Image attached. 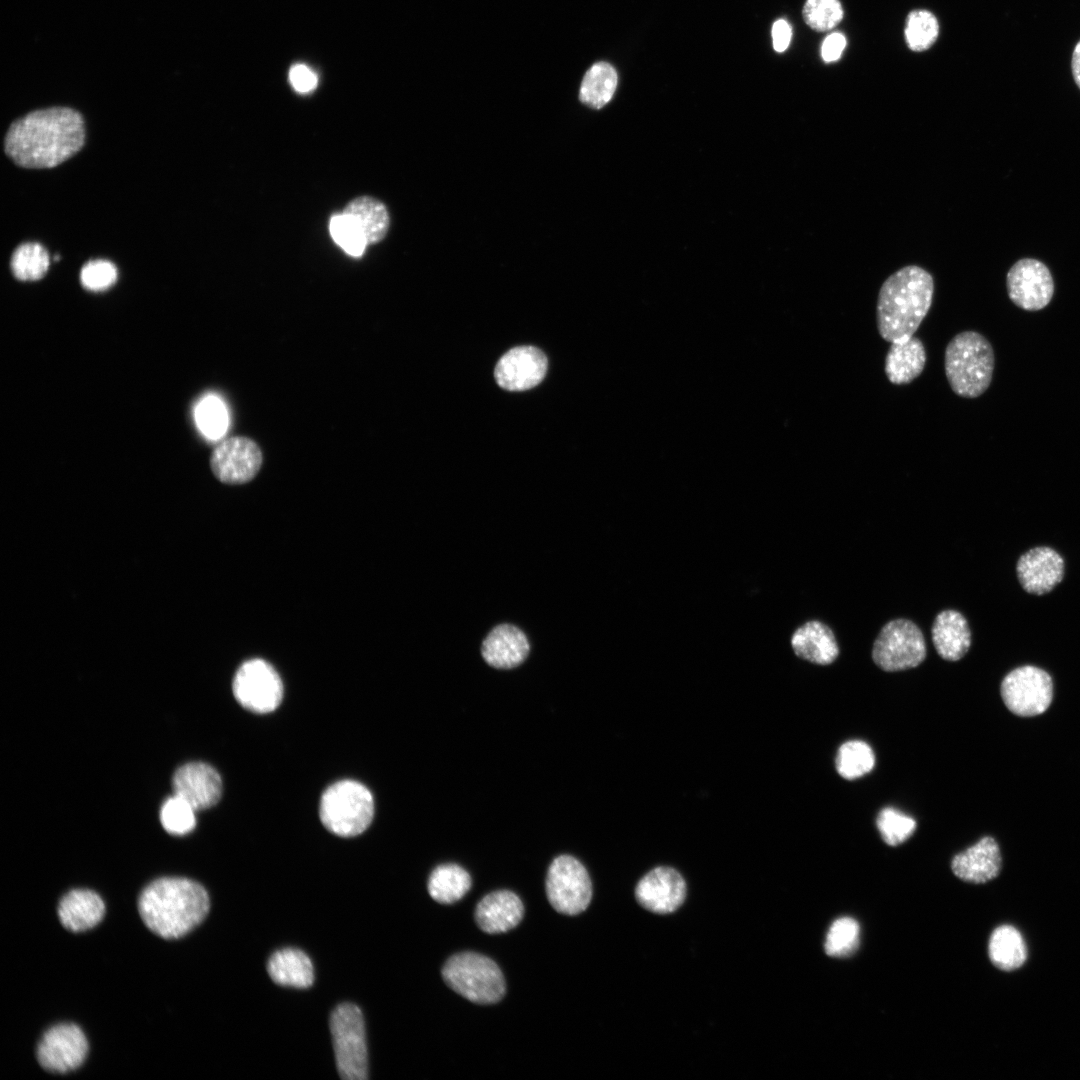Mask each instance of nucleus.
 <instances>
[{"label":"nucleus","instance_id":"nucleus-1","mask_svg":"<svg viewBox=\"0 0 1080 1080\" xmlns=\"http://www.w3.org/2000/svg\"><path fill=\"white\" fill-rule=\"evenodd\" d=\"M85 141L82 115L68 107L36 110L9 127L4 150L17 165L51 168L75 155Z\"/></svg>","mask_w":1080,"mask_h":1080},{"label":"nucleus","instance_id":"nucleus-2","mask_svg":"<svg viewBox=\"0 0 1080 1080\" xmlns=\"http://www.w3.org/2000/svg\"><path fill=\"white\" fill-rule=\"evenodd\" d=\"M933 276L923 267L910 264L892 273L882 283L876 305L878 333L889 343L912 337L927 316L934 295Z\"/></svg>","mask_w":1080,"mask_h":1080},{"label":"nucleus","instance_id":"nucleus-3","mask_svg":"<svg viewBox=\"0 0 1080 1080\" xmlns=\"http://www.w3.org/2000/svg\"><path fill=\"white\" fill-rule=\"evenodd\" d=\"M209 905L203 886L179 877L154 880L143 889L138 900L144 924L164 939L188 934L206 917Z\"/></svg>","mask_w":1080,"mask_h":1080},{"label":"nucleus","instance_id":"nucleus-4","mask_svg":"<svg viewBox=\"0 0 1080 1080\" xmlns=\"http://www.w3.org/2000/svg\"><path fill=\"white\" fill-rule=\"evenodd\" d=\"M995 366L991 343L981 333L962 331L948 342L944 370L951 390L963 398H977L989 388Z\"/></svg>","mask_w":1080,"mask_h":1080},{"label":"nucleus","instance_id":"nucleus-5","mask_svg":"<svg viewBox=\"0 0 1080 1080\" xmlns=\"http://www.w3.org/2000/svg\"><path fill=\"white\" fill-rule=\"evenodd\" d=\"M441 974L450 989L476 1004H495L506 992L499 966L479 953L467 951L452 955L443 965Z\"/></svg>","mask_w":1080,"mask_h":1080},{"label":"nucleus","instance_id":"nucleus-6","mask_svg":"<svg viewBox=\"0 0 1080 1080\" xmlns=\"http://www.w3.org/2000/svg\"><path fill=\"white\" fill-rule=\"evenodd\" d=\"M321 822L340 837L363 833L374 817V799L369 789L354 780H341L322 794L319 806Z\"/></svg>","mask_w":1080,"mask_h":1080},{"label":"nucleus","instance_id":"nucleus-7","mask_svg":"<svg viewBox=\"0 0 1080 1080\" xmlns=\"http://www.w3.org/2000/svg\"><path fill=\"white\" fill-rule=\"evenodd\" d=\"M337 1070L345 1080H364L368 1075L365 1023L360 1008L338 1005L330 1017Z\"/></svg>","mask_w":1080,"mask_h":1080},{"label":"nucleus","instance_id":"nucleus-8","mask_svg":"<svg viewBox=\"0 0 1080 1080\" xmlns=\"http://www.w3.org/2000/svg\"><path fill=\"white\" fill-rule=\"evenodd\" d=\"M926 655L923 633L915 623L904 618L893 619L885 624L872 649L873 661L887 672L917 667Z\"/></svg>","mask_w":1080,"mask_h":1080},{"label":"nucleus","instance_id":"nucleus-9","mask_svg":"<svg viewBox=\"0 0 1080 1080\" xmlns=\"http://www.w3.org/2000/svg\"><path fill=\"white\" fill-rule=\"evenodd\" d=\"M1053 679L1043 668L1019 665L1002 679L1000 693L1006 707L1021 717L1045 712L1053 699Z\"/></svg>","mask_w":1080,"mask_h":1080},{"label":"nucleus","instance_id":"nucleus-10","mask_svg":"<svg viewBox=\"0 0 1080 1080\" xmlns=\"http://www.w3.org/2000/svg\"><path fill=\"white\" fill-rule=\"evenodd\" d=\"M545 885L549 903L561 914H580L590 904V876L584 865L573 856L560 855L552 861Z\"/></svg>","mask_w":1080,"mask_h":1080},{"label":"nucleus","instance_id":"nucleus-11","mask_svg":"<svg viewBox=\"0 0 1080 1080\" xmlns=\"http://www.w3.org/2000/svg\"><path fill=\"white\" fill-rule=\"evenodd\" d=\"M232 690L238 703L254 713H269L281 703L283 684L272 665L263 659L244 662L236 671Z\"/></svg>","mask_w":1080,"mask_h":1080},{"label":"nucleus","instance_id":"nucleus-12","mask_svg":"<svg viewBox=\"0 0 1080 1080\" xmlns=\"http://www.w3.org/2000/svg\"><path fill=\"white\" fill-rule=\"evenodd\" d=\"M263 455L251 438L234 436L219 443L210 456V468L222 483L239 485L251 481L259 472Z\"/></svg>","mask_w":1080,"mask_h":1080},{"label":"nucleus","instance_id":"nucleus-13","mask_svg":"<svg viewBox=\"0 0 1080 1080\" xmlns=\"http://www.w3.org/2000/svg\"><path fill=\"white\" fill-rule=\"evenodd\" d=\"M88 1042L75 1024L62 1023L48 1029L37 1047L39 1064L47 1071L67 1073L77 1069L85 1060Z\"/></svg>","mask_w":1080,"mask_h":1080},{"label":"nucleus","instance_id":"nucleus-14","mask_svg":"<svg viewBox=\"0 0 1080 1080\" xmlns=\"http://www.w3.org/2000/svg\"><path fill=\"white\" fill-rule=\"evenodd\" d=\"M1006 283L1010 300L1026 311L1045 308L1054 294V281L1049 269L1032 258L1017 261L1008 271Z\"/></svg>","mask_w":1080,"mask_h":1080},{"label":"nucleus","instance_id":"nucleus-15","mask_svg":"<svg viewBox=\"0 0 1080 1080\" xmlns=\"http://www.w3.org/2000/svg\"><path fill=\"white\" fill-rule=\"evenodd\" d=\"M1015 571L1026 593L1041 596L1053 591L1063 581L1066 564L1055 548L1036 545L1019 555Z\"/></svg>","mask_w":1080,"mask_h":1080},{"label":"nucleus","instance_id":"nucleus-16","mask_svg":"<svg viewBox=\"0 0 1080 1080\" xmlns=\"http://www.w3.org/2000/svg\"><path fill=\"white\" fill-rule=\"evenodd\" d=\"M635 897L642 907L651 912L671 913L684 902L686 883L676 869L670 866H657L638 881Z\"/></svg>","mask_w":1080,"mask_h":1080},{"label":"nucleus","instance_id":"nucleus-17","mask_svg":"<svg viewBox=\"0 0 1080 1080\" xmlns=\"http://www.w3.org/2000/svg\"><path fill=\"white\" fill-rule=\"evenodd\" d=\"M547 358L538 348L519 346L509 350L495 368L497 384L508 391H525L538 385L547 371Z\"/></svg>","mask_w":1080,"mask_h":1080},{"label":"nucleus","instance_id":"nucleus-18","mask_svg":"<svg viewBox=\"0 0 1080 1080\" xmlns=\"http://www.w3.org/2000/svg\"><path fill=\"white\" fill-rule=\"evenodd\" d=\"M174 794L187 801L195 810L214 806L222 795V780L209 764L191 762L179 767L172 778Z\"/></svg>","mask_w":1080,"mask_h":1080},{"label":"nucleus","instance_id":"nucleus-19","mask_svg":"<svg viewBox=\"0 0 1080 1080\" xmlns=\"http://www.w3.org/2000/svg\"><path fill=\"white\" fill-rule=\"evenodd\" d=\"M523 915L521 899L509 890H497L487 894L475 909L478 927L488 934H500L515 928Z\"/></svg>","mask_w":1080,"mask_h":1080},{"label":"nucleus","instance_id":"nucleus-20","mask_svg":"<svg viewBox=\"0 0 1080 1080\" xmlns=\"http://www.w3.org/2000/svg\"><path fill=\"white\" fill-rule=\"evenodd\" d=\"M1001 854L997 842L990 836L954 856L951 868L961 880L969 883H985L994 879L1001 869Z\"/></svg>","mask_w":1080,"mask_h":1080},{"label":"nucleus","instance_id":"nucleus-21","mask_svg":"<svg viewBox=\"0 0 1080 1080\" xmlns=\"http://www.w3.org/2000/svg\"><path fill=\"white\" fill-rule=\"evenodd\" d=\"M481 652L489 665L498 669H511L526 659L529 643L526 635L518 627L500 624L486 636Z\"/></svg>","mask_w":1080,"mask_h":1080},{"label":"nucleus","instance_id":"nucleus-22","mask_svg":"<svg viewBox=\"0 0 1080 1080\" xmlns=\"http://www.w3.org/2000/svg\"><path fill=\"white\" fill-rule=\"evenodd\" d=\"M931 636L937 653L947 661L960 660L972 643V632L967 619L954 609L943 610L937 614Z\"/></svg>","mask_w":1080,"mask_h":1080},{"label":"nucleus","instance_id":"nucleus-23","mask_svg":"<svg viewBox=\"0 0 1080 1080\" xmlns=\"http://www.w3.org/2000/svg\"><path fill=\"white\" fill-rule=\"evenodd\" d=\"M791 646L796 656L819 665L831 664L839 655L833 631L817 620L798 627L792 634Z\"/></svg>","mask_w":1080,"mask_h":1080},{"label":"nucleus","instance_id":"nucleus-24","mask_svg":"<svg viewBox=\"0 0 1080 1080\" xmlns=\"http://www.w3.org/2000/svg\"><path fill=\"white\" fill-rule=\"evenodd\" d=\"M105 904L102 898L88 889H74L66 893L58 905L61 924L72 932H83L95 927L103 918Z\"/></svg>","mask_w":1080,"mask_h":1080},{"label":"nucleus","instance_id":"nucleus-25","mask_svg":"<svg viewBox=\"0 0 1080 1080\" xmlns=\"http://www.w3.org/2000/svg\"><path fill=\"white\" fill-rule=\"evenodd\" d=\"M927 361L926 349L917 337L891 343L885 357L884 371L894 385L909 384L923 372Z\"/></svg>","mask_w":1080,"mask_h":1080},{"label":"nucleus","instance_id":"nucleus-26","mask_svg":"<svg viewBox=\"0 0 1080 1080\" xmlns=\"http://www.w3.org/2000/svg\"><path fill=\"white\" fill-rule=\"evenodd\" d=\"M267 971L278 985L307 988L314 982V969L310 958L296 948H284L274 952L268 960Z\"/></svg>","mask_w":1080,"mask_h":1080},{"label":"nucleus","instance_id":"nucleus-27","mask_svg":"<svg viewBox=\"0 0 1080 1080\" xmlns=\"http://www.w3.org/2000/svg\"><path fill=\"white\" fill-rule=\"evenodd\" d=\"M343 214L357 227L367 245L381 241L389 227L386 207L379 200L370 196H361L352 200Z\"/></svg>","mask_w":1080,"mask_h":1080},{"label":"nucleus","instance_id":"nucleus-28","mask_svg":"<svg viewBox=\"0 0 1080 1080\" xmlns=\"http://www.w3.org/2000/svg\"><path fill=\"white\" fill-rule=\"evenodd\" d=\"M471 884L469 873L461 866L450 863L439 865L431 872L427 889L436 902L452 904L464 897Z\"/></svg>","mask_w":1080,"mask_h":1080},{"label":"nucleus","instance_id":"nucleus-29","mask_svg":"<svg viewBox=\"0 0 1080 1080\" xmlns=\"http://www.w3.org/2000/svg\"><path fill=\"white\" fill-rule=\"evenodd\" d=\"M618 83L616 70L606 62H597L585 73L579 91L580 101L600 109L613 97Z\"/></svg>","mask_w":1080,"mask_h":1080},{"label":"nucleus","instance_id":"nucleus-30","mask_svg":"<svg viewBox=\"0 0 1080 1080\" xmlns=\"http://www.w3.org/2000/svg\"><path fill=\"white\" fill-rule=\"evenodd\" d=\"M992 963L1006 971L1020 967L1026 959V947L1021 934L1012 926L998 927L989 941Z\"/></svg>","mask_w":1080,"mask_h":1080},{"label":"nucleus","instance_id":"nucleus-31","mask_svg":"<svg viewBox=\"0 0 1080 1080\" xmlns=\"http://www.w3.org/2000/svg\"><path fill=\"white\" fill-rule=\"evenodd\" d=\"M874 764L875 755L872 748L861 740H849L843 743L835 759L838 774L847 780L864 776L873 769Z\"/></svg>","mask_w":1080,"mask_h":1080},{"label":"nucleus","instance_id":"nucleus-32","mask_svg":"<svg viewBox=\"0 0 1080 1080\" xmlns=\"http://www.w3.org/2000/svg\"><path fill=\"white\" fill-rule=\"evenodd\" d=\"M10 267L13 275L20 281L39 280L49 268L48 252L39 243H23L13 252Z\"/></svg>","mask_w":1080,"mask_h":1080},{"label":"nucleus","instance_id":"nucleus-33","mask_svg":"<svg viewBox=\"0 0 1080 1080\" xmlns=\"http://www.w3.org/2000/svg\"><path fill=\"white\" fill-rule=\"evenodd\" d=\"M938 34V20L930 11L916 9L907 15L904 35L910 50L914 52L928 50L936 42Z\"/></svg>","mask_w":1080,"mask_h":1080},{"label":"nucleus","instance_id":"nucleus-34","mask_svg":"<svg viewBox=\"0 0 1080 1080\" xmlns=\"http://www.w3.org/2000/svg\"><path fill=\"white\" fill-rule=\"evenodd\" d=\"M195 421L202 434L211 439L221 438L228 427V414L224 403L216 396L203 398L195 408Z\"/></svg>","mask_w":1080,"mask_h":1080},{"label":"nucleus","instance_id":"nucleus-35","mask_svg":"<svg viewBox=\"0 0 1080 1080\" xmlns=\"http://www.w3.org/2000/svg\"><path fill=\"white\" fill-rule=\"evenodd\" d=\"M859 943V925L850 917L835 920L825 940V952L831 957H846L855 952Z\"/></svg>","mask_w":1080,"mask_h":1080},{"label":"nucleus","instance_id":"nucleus-36","mask_svg":"<svg viewBox=\"0 0 1080 1080\" xmlns=\"http://www.w3.org/2000/svg\"><path fill=\"white\" fill-rule=\"evenodd\" d=\"M876 825L883 841L890 846L902 844L916 829V821L912 817L892 807L879 812Z\"/></svg>","mask_w":1080,"mask_h":1080},{"label":"nucleus","instance_id":"nucleus-37","mask_svg":"<svg viewBox=\"0 0 1080 1080\" xmlns=\"http://www.w3.org/2000/svg\"><path fill=\"white\" fill-rule=\"evenodd\" d=\"M195 811L187 801L174 794L162 804L160 821L167 832L184 835L191 832L196 825Z\"/></svg>","mask_w":1080,"mask_h":1080},{"label":"nucleus","instance_id":"nucleus-38","mask_svg":"<svg viewBox=\"0 0 1080 1080\" xmlns=\"http://www.w3.org/2000/svg\"><path fill=\"white\" fill-rule=\"evenodd\" d=\"M843 15L840 0H806L802 10L805 23L819 32L832 30L842 21Z\"/></svg>","mask_w":1080,"mask_h":1080},{"label":"nucleus","instance_id":"nucleus-39","mask_svg":"<svg viewBox=\"0 0 1080 1080\" xmlns=\"http://www.w3.org/2000/svg\"><path fill=\"white\" fill-rule=\"evenodd\" d=\"M330 233L333 240L349 255H362L367 243L357 227L342 213L330 220Z\"/></svg>","mask_w":1080,"mask_h":1080},{"label":"nucleus","instance_id":"nucleus-40","mask_svg":"<svg viewBox=\"0 0 1080 1080\" xmlns=\"http://www.w3.org/2000/svg\"><path fill=\"white\" fill-rule=\"evenodd\" d=\"M117 279L116 267L106 260H92L81 269L82 285L91 291H103L112 286Z\"/></svg>","mask_w":1080,"mask_h":1080},{"label":"nucleus","instance_id":"nucleus-41","mask_svg":"<svg viewBox=\"0 0 1080 1080\" xmlns=\"http://www.w3.org/2000/svg\"><path fill=\"white\" fill-rule=\"evenodd\" d=\"M289 80L293 88L300 93H307L317 86L316 74L304 64H295L290 68Z\"/></svg>","mask_w":1080,"mask_h":1080},{"label":"nucleus","instance_id":"nucleus-42","mask_svg":"<svg viewBox=\"0 0 1080 1080\" xmlns=\"http://www.w3.org/2000/svg\"><path fill=\"white\" fill-rule=\"evenodd\" d=\"M847 41L842 33L829 34L821 46V57L826 63L837 61L845 50Z\"/></svg>","mask_w":1080,"mask_h":1080},{"label":"nucleus","instance_id":"nucleus-43","mask_svg":"<svg viewBox=\"0 0 1080 1080\" xmlns=\"http://www.w3.org/2000/svg\"><path fill=\"white\" fill-rule=\"evenodd\" d=\"M792 30L789 23L784 19H779L774 22L772 26V42L773 48L776 52H784L791 41Z\"/></svg>","mask_w":1080,"mask_h":1080},{"label":"nucleus","instance_id":"nucleus-44","mask_svg":"<svg viewBox=\"0 0 1080 1080\" xmlns=\"http://www.w3.org/2000/svg\"><path fill=\"white\" fill-rule=\"evenodd\" d=\"M1071 67L1074 80L1077 86L1080 88V40L1074 48Z\"/></svg>","mask_w":1080,"mask_h":1080}]
</instances>
